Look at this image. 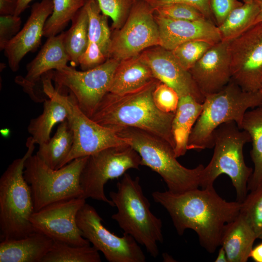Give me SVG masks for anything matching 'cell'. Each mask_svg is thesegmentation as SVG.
I'll return each instance as SVG.
<instances>
[{
	"label": "cell",
	"mask_w": 262,
	"mask_h": 262,
	"mask_svg": "<svg viewBox=\"0 0 262 262\" xmlns=\"http://www.w3.org/2000/svg\"><path fill=\"white\" fill-rule=\"evenodd\" d=\"M151 196L168 212L179 235H182L187 229L193 230L200 245L210 253L220 246L225 225L240 213L241 202L226 201L213 187L198 188L180 194L157 191Z\"/></svg>",
	"instance_id": "6da1fadb"
},
{
	"label": "cell",
	"mask_w": 262,
	"mask_h": 262,
	"mask_svg": "<svg viewBox=\"0 0 262 262\" xmlns=\"http://www.w3.org/2000/svg\"><path fill=\"white\" fill-rule=\"evenodd\" d=\"M159 82L154 79L144 87L123 95L108 92L90 118L115 131L126 127L144 130L164 140L174 149L171 129L174 113L161 111L153 99V92Z\"/></svg>",
	"instance_id": "7a4b0ae2"
},
{
	"label": "cell",
	"mask_w": 262,
	"mask_h": 262,
	"mask_svg": "<svg viewBox=\"0 0 262 262\" xmlns=\"http://www.w3.org/2000/svg\"><path fill=\"white\" fill-rule=\"evenodd\" d=\"M117 190L109 193L117 208L111 218L124 233L131 236L143 246L153 257L159 255L158 243L164 240L161 219L151 211L150 204L145 196L140 178L125 173L116 184Z\"/></svg>",
	"instance_id": "3957f363"
},
{
	"label": "cell",
	"mask_w": 262,
	"mask_h": 262,
	"mask_svg": "<svg viewBox=\"0 0 262 262\" xmlns=\"http://www.w3.org/2000/svg\"><path fill=\"white\" fill-rule=\"evenodd\" d=\"M202 112L187 142V149L202 150L213 147V133L221 124L235 121L241 129L249 108L262 104V91L246 92L232 80L217 92L205 97Z\"/></svg>",
	"instance_id": "277c9868"
},
{
	"label": "cell",
	"mask_w": 262,
	"mask_h": 262,
	"mask_svg": "<svg viewBox=\"0 0 262 262\" xmlns=\"http://www.w3.org/2000/svg\"><path fill=\"white\" fill-rule=\"evenodd\" d=\"M116 132L138 152L141 165L148 167L162 178L168 191L180 194L200 186L203 164L192 169L183 166L168 142L144 130L126 127Z\"/></svg>",
	"instance_id": "5b68a950"
},
{
	"label": "cell",
	"mask_w": 262,
	"mask_h": 262,
	"mask_svg": "<svg viewBox=\"0 0 262 262\" xmlns=\"http://www.w3.org/2000/svg\"><path fill=\"white\" fill-rule=\"evenodd\" d=\"M35 144L30 137L26 153L14 160L0 178V241L22 238L35 231L30 221L34 212L31 189L23 175L25 161L33 154Z\"/></svg>",
	"instance_id": "8992f818"
},
{
	"label": "cell",
	"mask_w": 262,
	"mask_h": 262,
	"mask_svg": "<svg viewBox=\"0 0 262 262\" xmlns=\"http://www.w3.org/2000/svg\"><path fill=\"white\" fill-rule=\"evenodd\" d=\"M251 141L248 133L239 128L235 121L220 125L213 133V154L201 171L200 186L213 187L217 178L226 174L235 188L236 201L242 202L246 196L248 182L253 170L245 163L243 147Z\"/></svg>",
	"instance_id": "52a82bcc"
},
{
	"label": "cell",
	"mask_w": 262,
	"mask_h": 262,
	"mask_svg": "<svg viewBox=\"0 0 262 262\" xmlns=\"http://www.w3.org/2000/svg\"><path fill=\"white\" fill-rule=\"evenodd\" d=\"M88 157L75 159L58 169L49 166L36 153L26 159L23 175L31 189L34 212L56 201L82 197L80 176Z\"/></svg>",
	"instance_id": "ba28073f"
},
{
	"label": "cell",
	"mask_w": 262,
	"mask_h": 262,
	"mask_svg": "<svg viewBox=\"0 0 262 262\" xmlns=\"http://www.w3.org/2000/svg\"><path fill=\"white\" fill-rule=\"evenodd\" d=\"M42 82L45 94L57 99L66 109V120L73 132V146L64 166L75 159L90 156L108 147L128 144L115 131L98 124L84 114L72 93L62 94L54 88L49 77L43 79Z\"/></svg>",
	"instance_id": "9c48e42d"
},
{
	"label": "cell",
	"mask_w": 262,
	"mask_h": 262,
	"mask_svg": "<svg viewBox=\"0 0 262 262\" xmlns=\"http://www.w3.org/2000/svg\"><path fill=\"white\" fill-rule=\"evenodd\" d=\"M141 157L129 144L105 148L89 156L80 176L82 197L90 198L115 206L104 193V186L130 169H139Z\"/></svg>",
	"instance_id": "30bf717a"
},
{
	"label": "cell",
	"mask_w": 262,
	"mask_h": 262,
	"mask_svg": "<svg viewBox=\"0 0 262 262\" xmlns=\"http://www.w3.org/2000/svg\"><path fill=\"white\" fill-rule=\"evenodd\" d=\"M159 45L153 7L145 0H136L123 25L111 36L108 59L121 61Z\"/></svg>",
	"instance_id": "8fae6325"
},
{
	"label": "cell",
	"mask_w": 262,
	"mask_h": 262,
	"mask_svg": "<svg viewBox=\"0 0 262 262\" xmlns=\"http://www.w3.org/2000/svg\"><path fill=\"white\" fill-rule=\"evenodd\" d=\"M120 61L108 59L89 70L79 71L66 66L52 72L57 88H67L74 96L80 109L91 117L108 89L114 72Z\"/></svg>",
	"instance_id": "7c38bea8"
},
{
	"label": "cell",
	"mask_w": 262,
	"mask_h": 262,
	"mask_svg": "<svg viewBox=\"0 0 262 262\" xmlns=\"http://www.w3.org/2000/svg\"><path fill=\"white\" fill-rule=\"evenodd\" d=\"M96 209L85 203L78 212L76 221L83 237L101 252L109 262H145L146 256L136 240L123 233L118 236L102 223Z\"/></svg>",
	"instance_id": "4fadbf2b"
},
{
	"label": "cell",
	"mask_w": 262,
	"mask_h": 262,
	"mask_svg": "<svg viewBox=\"0 0 262 262\" xmlns=\"http://www.w3.org/2000/svg\"><path fill=\"white\" fill-rule=\"evenodd\" d=\"M231 79L246 92H256L262 81V22L229 41Z\"/></svg>",
	"instance_id": "5bb4252c"
},
{
	"label": "cell",
	"mask_w": 262,
	"mask_h": 262,
	"mask_svg": "<svg viewBox=\"0 0 262 262\" xmlns=\"http://www.w3.org/2000/svg\"><path fill=\"white\" fill-rule=\"evenodd\" d=\"M85 199L77 197L60 200L34 212L30 219L34 231L71 245H89L76 221L77 213L86 203Z\"/></svg>",
	"instance_id": "9a60e30c"
},
{
	"label": "cell",
	"mask_w": 262,
	"mask_h": 262,
	"mask_svg": "<svg viewBox=\"0 0 262 262\" xmlns=\"http://www.w3.org/2000/svg\"><path fill=\"white\" fill-rule=\"evenodd\" d=\"M140 55L154 77L173 88L180 97L191 95L198 102H203L205 97L190 72L180 66L170 50L157 46L146 49Z\"/></svg>",
	"instance_id": "2e32d148"
},
{
	"label": "cell",
	"mask_w": 262,
	"mask_h": 262,
	"mask_svg": "<svg viewBox=\"0 0 262 262\" xmlns=\"http://www.w3.org/2000/svg\"><path fill=\"white\" fill-rule=\"evenodd\" d=\"M189 71L204 97L221 90L231 79L229 41L213 45Z\"/></svg>",
	"instance_id": "e0dca14e"
},
{
	"label": "cell",
	"mask_w": 262,
	"mask_h": 262,
	"mask_svg": "<svg viewBox=\"0 0 262 262\" xmlns=\"http://www.w3.org/2000/svg\"><path fill=\"white\" fill-rule=\"evenodd\" d=\"M53 0H42L34 3L26 23L6 45L4 55L13 72L19 67L20 62L29 52L39 46L45 23L53 11Z\"/></svg>",
	"instance_id": "ac0fdd59"
},
{
	"label": "cell",
	"mask_w": 262,
	"mask_h": 262,
	"mask_svg": "<svg viewBox=\"0 0 262 262\" xmlns=\"http://www.w3.org/2000/svg\"><path fill=\"white\" fill-rule=\"evenodd\" d=\"M154 16L159 32V46L168 50L190 41H203L214 45L222 40L217 26L207 19L176 20L155 13Z\"/></svg>",
	"instance_id": "d6986e66"
},
{
	"label": "cell",
	"mask_w": 262,
	"mask_h": 262,
	"mask_svg": "<svg viewBox=\"0 0 262 262\" xmlns=\"http://www.w3.org/2000/svg\"><path fill=\"white\" fill-rule=\"evenodd\" d=\"M65 32L48 38L35 57L26 66L25 77H17L16 81L30 94L33 95V88L46 73L67 66L69 57L64 45Z\"/></svg>",
	"instance_id": "ffe728a7"
},
{
	"label": "cell",
	"mask_w": 262,
	"mask_h": 262,
	"mask_svg": "<svg viewBox=\"0 0 262 262\" xmlns=\"http://www.w3.org/2000/svg\"><path fill=\"white\" fill-rule=\"evenodd\" d=\"M54 240L34 231L25 237L1 241L0 262H42Z\"/></svg>",
	"instance_id": "44dd1931"
},
{
	"label": "cell",
	"mask_w": 262,
	"mask_h": 262,
	"mask_svg": "<svg viewBox=\"0 0 262 262\" xmlns=\"http://www.w3.org/2000/svg\"><path fill=\"white\" fill-rule=\"evenodd\" d=\"M256 239L252 229L240 213L235 219L225 225L220 246L226 251L228 262H246Z\"/></svg>",
	"instance_id": "7402d4cb"
},
{
	"label": "cell",
	"mask_w": 262,
	"mask_h": 262,
	"mask_svg": "<svg viewBox=\"0 0 262 262\" xmlns=\"http://www.w3.org/2000/svg\"><path fill=\"white\" fill-rule=\"evenodd\" d=\"M155 79L140 54L120 61L113 76L108 92L123 95L136 91Z\"/></svg>",
	"instance_id": "603a6c76"
},
{
	"label": "cell",
	"mask_w": 262,
	"mask_h": 262,
	"mask_svg": "<svg viewBox=\"0 0 262 262\" xmlns=\"http://www.w3.org/2000/svg\"><path fill=\"white\" fill-rule=\"evenodd\" d=\"M203 109V104L191 95L180 97L177 108L172 122V132L177 158L184 155L187 149V142L192 130Z\"/></svg>",
	"instance_id": "cb8c5ba5"
},
{
	"label": "cell",
	"mask_w": 262,
	"mask_h": 262,
	"mask_svg": "<svg viewBox=\"0 0 262 262\" xmlns=\"http://www.w3.org/2000/svg\"><path fill=\"white\" fill-rule=\"evenodd\" d=\"M241 129L250 135L252 146L250 156L254 168L247 184L251 191L262 182V104L246 111Z\"/></svg>",
	"instance_id": "d4e9b609"
},
{
	"label": "cell",
	"mask_w": 262,
	"mask_h": 262,
	"mask_svg": "<svg viewBox=\"0 0 262 262\" xmlns=\"http://www.w3.org/2000/svg\"><path fill=\"white\" fill-rule=\"evenodd\" d=\"M73 134L67 120L61 123L52 138L39 145L37 155L49 166L58 169L69 154L73 144Z\"/></svg>",
	"instance_id": "484cf974"
},
{
	"label": "cell",
	"mask_w": 262,
	"mask_h": 262,
	"mask_svg": "<svg viewBox=\"0 0 262 262\" xmlns=\"http://www.w3.org/2000/svg\"><path fill=\"white\" fill-rule=\"evenodd\" d=\"M45 100L42 113L31 120L28 131L35 144L46 143L50 138V132L55 124L66 120L67 112L59 101L52 97Z\"/></svg>",
	"instance_id": "4316f807"
},
{
	"label": "cell",
	"mask_w": 262,
	"mask_h": 262,
	"mask_svg": "<svg viewBox=\"0 0 262 262\" xmlns=\"http://www.w3.org/2000/svg\"><path fill=\"white\" fill-rule=\"evenodd\" d=\"M71 21V27L65 32L64 45L69 61L77 66L89 43L88 16L84 6L78 11Z\"/></svg>",
	"instance_id": "83f0119b"
},
{
	"label": "cell",
	"mask_w": 262,
	"mask_h": 262,
	"mask_svg": "<svg viewBox=\"0 0 262 262\" xmlns=\"http://www.w3.org/2000/svg\"><path fill=\"white\" fill-rule=\"evenodd\" d=\"M259 10L254 0L244 2L235 8L224 22L217 26L222 40L229 41L253 25Z\"/></svg>",
	"instance_id": "f1b7e54d"
},
{
	"label": "cell",
	"mask_w": 262,
	"mask_h": 262,
	"mask_svg": "<svg viewBox=\"0 0 262 262\" xmlns=\"http://www.w3.org/2000/svg\"><path fill=\"white\" fill-rule=\"evenodd\" d=\"M99 251L93 246H73L54 240L42 262H100Z\"/></svg>",
	"instance_id": "f546056e"
},
{
	"label": "cell",
	"mask_w": 262,
	"mask_h": 262,
	"mask_svg": "<svg viewBox=\"0 0 262 262\" xmlns=\"http://www.w3.org/2000/svg\"><path fill=\"white\" fill-rule=\"evenodd\" d=\"M84 6L88 16L89 41L97 43L108 58L111 41L108 16L102 13L96 0H86Z\"/></svg>",
	"instance_id": "4dcf8cb0"
},
{
	"label": "cell",
	"mask_w": 262,
	"mask_h": 262,
	"mask_svg": "<svg viewBox=\"0 0 262 262\" xmlns=\"http://www.w3.org/2000/svg\"><path fill=\"white\" fill-rule=\"evenodd\" d=\"M86 0H53V11L47 19L43 36L49 38L62 33L78 11L83 7Z\"/></svg>",
	"instance_id": "1f68e13d"
},
{
	"label": "cell",
	"mask_w": 262,
	"mask_h": 262,
	"mask_svg": "<svg viewBox=\"0 0 262 262\" xmlns=\"http://www.w3.org/2000/svg\"><path fill=\"white\" fill-rule=\"evenodd\" d=\"M240 213L249 223L257 239H262V182L251 190L241 202Z\"/></svg>",
	"instance_id": "d6a6232c"
},
{
	"label": "cell",
	"mask_w": 262,
	"mask_h": 262,
	"mask_svg": "<svg viewBox=\"0 0 262 262\" xmlns=\"http://www.w3.org/2000/svg\"><path fill=\"white\" fill-rule=\"evenodd\" d=\"M213 45L203 41H190L180 44L171 51L180 66L189 71Z\"/></svg>",
	"instance_id": "836d02e7"
},
{
	"label": "cell",
	"mask_w": 262,
	"mask_h": 262,
	"mask_svg": "<svg viewBox=\"0 0 262 262\" xmlns=\"http://www.w3.org/2000/svg\"><path fill=\"white\" fill-rule=\"evenodd\" d=\"M102 13L113 21V27L119 29L127 20L136 0H96Z\"/></svg>",
	"instance_id": "e575fe53"
},
{
	"label": "cell",
	"mask_w": 262,
	"mask_h": 262,
	"mask_svg": "<svg viewBox=\"0 0 262 262\" xmlns=\"http://www.w3.org/2000/svg\"><path fill=\"white\" fill-rule=\"evenodd\" d=\"M153 8L155 14L170 19L188 20L206 19L196 9L185 3H170Z\"/></svg>",
	"instance_id": "d590c367"
},
{
	"label": "cell",
	"mask_w": 262,
	"mask_h": 262,
	"mask_svg": "<svg viewBox=\"0 0 262 262\" xmlns=\"http://www.w3.org/2000/svg\"><path fill=\"white\" fill-rule=\"evenodd\" d=\"M153 99L157 107L161 111L175 113L180 97L171 87L159 81L153 92Z\"/></svg>",
	"instance_id": "8d00e7d4"
},
{
	"label": "cell",
	"mask_w": 262,
	"mask_h": 262,
	"mask_svg": "<svg viewBox=\"0 0 262 262\" xmlns=\"http://www.w3.org/2000/svg\"><path fill=\"white\" fill-rule=\"evenodd\" d=\"M22 21L19 16H0V49L4 50L7 44L20 30Z\"/></svg>",
	"instance_id": "74e56055"
},
{
	"label": "cell",
	"mask_w": 262,
	"mask_h": 262,
	"mask_svg": "<svg viewBox=\"0 0 262 262\" xmlns=\"http://www.w3.org/2000/svg\"><path fill=\"white\" fill-rule=\"evenodd\" d=\"M108 59L99 46L96 43L89 41L87 47L79 59V65L83 71L94 68Z\"/></svg>",
	"instance_id": "f35d334b"
},
{
	"label": "cell",
	"mask_w": 262,
	"mask_h": 262,
	"mask_svg": "<svg viewBox=\"0 0 262 262\" xmlns=\"http://www.w3.org/2000/svg\"><path fill=\"white\" fill-rule=\"evenodd\" d=\"M242 4L238 0H210L211 9L217 26L224 22L231 11Z\"/></svg>",
	"instance_id": "ab89813d"
},
{
	"label": "cell",
	"mask_w": 262,
	"mask_h": 262,
	"mask_svg": "<svg viewBox=\"0 0 262 262\" xmlns=\"http://www.w3.org/2000/svg\"><path fill=\"white\" fill-rule=\"evenodd\" d=\"M152 7L164 4L179 2L192 6L198 10L208 20L211 21L213 16L211 9L210 0H148Z\"/></svg>",
	"instance_id": "60d3db41"
},
{
	"label": "cell",
	"mask_w": 262,
	"mask_h": 262,
	"mask_svg": "<svg viewBox=\"0 0 262 262\" xmlns=\"http://www.w3.org/2000/svg\"><path fill=\"white\" fill-rule=\"evenodd\" d=\"M19 0H0V15H15Z\"/></svg>",
	"instance_id": "b9f144b4"
},
{
	"label": "cell",
	"mask_w": 262,
	"mask_h": 262,
	"mask_svg": "<svg viewBox=\"0 0 262 262\" xmlns=\"http://www.w3.org/2000/svg\"><path fill=\"white\" fill-rule=\"evenodd\" d=\"M249 257L255 262H262V242L253 247Z\"/></svg>",
	"instance_id": "7bdbcfd3"
},
{
	"label": "cell",
	"mask_w": 262,
	"mask_h": 262,
	"mask_svg": "<svg viewBox=\"0 0 262 262\" xmlns=\"http://www.w3.org/2000/svg\"><path fill=\"white\" fill-rule=\"evenodd\" d=\"M32 0H19L15 15L19 16V15L27 9L29 4Z\"/></svg>",
	"instance_id": "ee69618b"
},
{
	"label": "cell",
	"mask_w": 262,
	"mask_h": 262,
	"mask_svg": "<svg viewBox=\"0 0 262 262\" xmlns=\"http://www.w3.org/2000/svg\"><path fill=\"white\" fill-rule=\"evenodd\" d=\"M215 262H228L226 251L222 246H221L218 253Z\"/></svg>",
	"instance_id": "f6af8a7d"
},
{
	"label": "cell",
	"mask_w": 262,
	"mask_h": 262,
	"mask_svg": "<svg viewBox=\"0 0 262 262\" xmlns=\"http://www.w3.org/2000/svg\"><path fill=\"white\" fill-rule=\"evenodd\" d=\"M259 7V13L254 21L253 25L262 22V0H254Z\"/></svg>",
	"instance_id": "bcb514c9"
},
{
	"label": "cell",
	"mask_w": 262,
	"mask_h": 262,
	"mask_svg": "<svg viewBox=\"0 0 262 262\" xmlns=\"http://www.w3.org/2000/svg\"><path fill=\"white\" fill-rule=\"evenodd\" d=\"M253 0H243L244 2H250L252 1Z\"/></svg>",
	"instance_id": "7dc6e473"
},
{
	"label": "cell",
	"mask_w": 262,
	"mask_h": 262,
	"mask_svg": "<svg viewBox=\"0 0 262 262\" xmlns=\"http://www.w3.org/2000/svg\"><path fill=\"white\" fill-rule=\"evenodd\" d=\"M260 89L262 91V82H261V87Z\"/></svg>",
	"instance_id": "c3c4849f"
},
{
	"label": "cell",
	"mask_w": 262,
	"mask_h": 262,
	"mask_svg": "<svg viewBox=\"0 0 262 262\" xmlns=\"http://www.w3.org/2000/svg\"></svg>",
	"instance_id": "681fc988"
}]
</instances>
